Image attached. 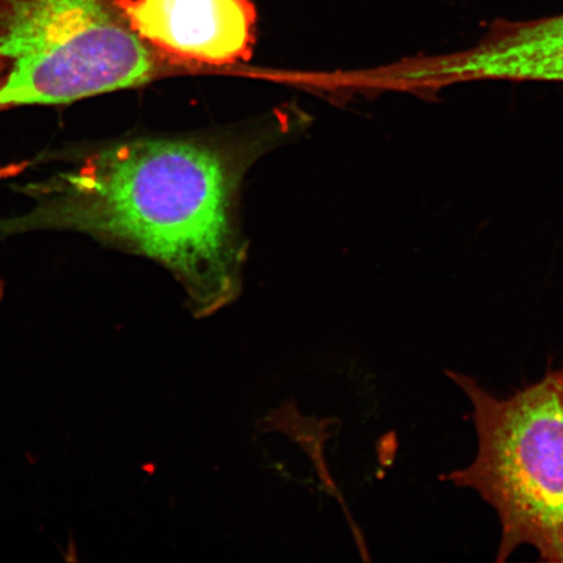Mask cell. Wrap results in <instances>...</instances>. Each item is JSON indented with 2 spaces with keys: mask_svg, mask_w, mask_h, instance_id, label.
<instances>
[{
  "mask_svg": "<svg viewBox=\"0 0 563 563\" xmlns=\"http://www.w3.org/2000/svg\"><path fill=\"white\" fill-rule=\"evenodd\" d=\"M474 406L477 455L448 481L478 493L498 514L497 561L520 545L563 563V368L499 399L473 378L449 372Z\"/></svg>",
  "mask_w": 563,
  "mask_h": 563,
  "instance_id": "7a4b0ae2",
  "label": "cell"
},
{
  "mask_svg": "<svg viewBox=\"0 0 563 563\" xmlns=\"http://www.w3.org/2000/svg\"><path fill=\"white\" fill-rule=\"evenodd\" d=\"M7 69H9V63L0 55V86H2L5 79Z\"/></svg>",
  "mask_w": 563,
  "mask_h": 563,
  "instance_id": "52a82bcc",
  "label": "cell"
},
{
  "mask_svg": "<svg viewBox=\"0 0 563 563\" xmlns=\"http://www.w3.org/2000/svg\"><path fill=\"white\" fill-rule=\"evenodd\" d=\"M27 166L26 162H23V164H12L7 166H0V180L10 178V176H15L20 174L21 172L25 170V167ZM4 297V285L3 282L0 280V302H2Z\"/></svg>",
  "mask_w": 563,
  "mask_h": 563,
  "instance_id": "8992f818",
  "label": "cell"
},
{
  "mask_svg": "<svg viewBox=\"0 0 563 563\" xmlns=\"http://www.w3.org/2000/svg\"><path fill=\"white\" fill-rule=\"evenodd\" d=\"M399 80L427 91L485 80L563 82V13L498 21L464 51L406 63Z\"/></svg>",
  "mask_w": 563,
  "mask_h": 563,
  "instance_id": "277c9868",
  "label": "cell"
},
{
  "mask_svg": "<svg viewBox=\"0 0 563 563\" xmlns=\"http://www.w3.org/2000/svg\"><path fill=\"white\" fill-rule=\"evenodd\" d=\"M0 55L9 63L0 110L62 104L144 86L162 56L132 30L114 0H7Z\"/></svg>",
  "mask_w": 563,
  "mask_h": 563,
  "instance_id": "3957f363",
  "label": "cell"
},
{
  "mask_svg": "<svg viewBox=\"0 0 563 563\" xmlns=\"http://www.w3.org/2000/svg\"><path fill=\"white\" fill-rule=\"evenodd\" d=\"M239 178L227 154L200 140L124 141L23 187L33 207L0 220V234L68 230L121 246L164 265L195 311L209 313L241 288Z\"/></svg>",
  "mask_w": 563,
  "mask_h": 563,
  "instance_id": "6da1fadb",
  "label": "cell"
},
{
  "mask_svg": "<svg viewBox=\"0 0 563 563\" xmlns=\"http://www.w3.org/2000/svg\"><path fill=\"white\" fill-rule=\"evenodd\" d=\"M132 30L165 58L229 65L250 59L251 0H114Z\"/></svg>",
  "mask_w": 563,
  "mask_h": 563,
  "instance_id": "5b68a950",
  "label": "cell"
}]
</instances>
